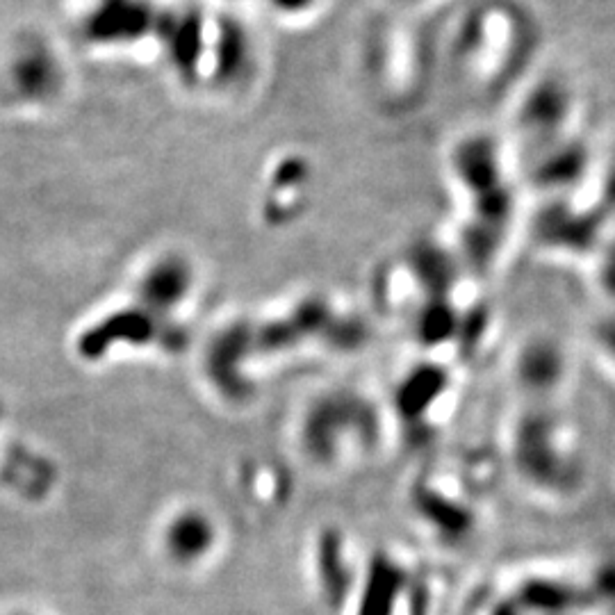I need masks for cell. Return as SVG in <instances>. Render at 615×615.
I'll return each instance as SVG.
<instances>
[{
  "label": "cell",
  "mask_w": 615,
  "mask_h": 615,
  "mask_svg": "<svg viewBox=\"0 0 615 615\" xmlns=\"http://www.w3.org/2000/svg\"><path fill=\"white\" fill-rule=\"evenodd\" d=\"M520 374L531 388H547L561 376V354L549 344H531L520 360Z\"/></svg>",
  "instance_id": "277c9868"
},
{
  "label": "cell",
  "mask_w": 615,
  "mask_h": 615,
  "mask_svg": "<svg viewBox=\"0 0 615 615\" xmlns=\"http://www.w3.org/2000/svg\"><path fill=\"white\" fill-rule=\"evenodd\" d=\"M212 540V529L203 518H185L174 531V547L180 556H199Z\"/></svg>",
  "instance_id": "8992f818"
},
{
  "label": "cell",
  "mask_w": 615,
  "mask_h": 615,
  "mask_svg": "<svg viewBox=\"0 0 615 615\" xmlns=\"http://www.w3.org/2000/svg\"><path fill=\"white\" fill-rule=\"evenodd\" d=\"M522 600L524 604H529L531 609L547 613H563L577 609L579 604H584L586 595L579 593L574 586H563L556 584V581H533V584L524 586Z\"/></svg>",
  "instance_id": "3957f363"
},
{
  "label": "cell",
  "mask_w": 615,
  "mask_h": 615,
  "mask_svg": "<svg viewBox=\"0 0 615 615\" xmlns=\"http://www.w3.org/2000/svg\"><path fill=\"white\" fill-rule=\"evenodd\" d=\"M597 338H600V344L606 349V354L615 360V322L604 324L600 333H597Z\"/></svg>",
  "instance_id": "52a82bcc"
},
{
  "label": "cell",
  "mask_w": 615,
  "mask_h": 615,
  "mask_svg": "<svg viewBox=\"0 0 615 615\" xmlns=\"http://www.w3.org/2000/svg\"><path fill=\"white\" fill-rule=\"evenodd\" d=\"M518 463L527 477L543 486H563L570 479L568 458H563L554 429L545 420L522 424L518 433Z\"/></svg>",
  "instance_id": "6da1fadb"
},
{
  "label": "cell",
  "mask_w": 615,
  "mask_h": 615,
  "mask_svg": "<svg viewBox=\"0 0 615 615\" xmlns=\"http://www.w3.org/2000/svg\"><path fill=\"white\" fill-rule=\"evenodd\" d=\"M401 586V570L388 559L374 561L360 615H390Z\"/></svg>",
  "instance_id": "7a4b0ae2"
},
{
  "label": "cell",
  "mask_w": 615,
  "mask_h": 615,
  "mask_svg": "<svg viewBox=\"0 0 615 615\" xmlns=\"http://www.w3.org/2000/svg\"><path fill=\"white\" fill-rule=\"evenodd\" d=\"M440 374L424 369V372L415 374L404 390L399 392V408L404 406L408 413H420L426 408L429 399H433L440 392Z\"/></svg>",
  "instance_id": "5b68a950"
}]
</instances>
